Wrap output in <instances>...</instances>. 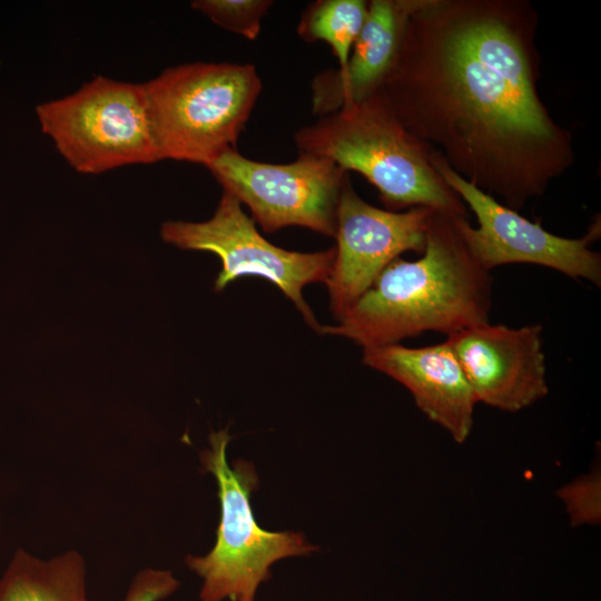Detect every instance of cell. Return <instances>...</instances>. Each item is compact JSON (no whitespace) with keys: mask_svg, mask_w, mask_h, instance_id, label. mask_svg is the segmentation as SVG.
I'll return each instance as SVG.
<instances>
[{"mask_svg":"<svg viewBox=\"0 0 601 601\" xmlns=\"http://www.w3.org/2000/svg\"><path fill=\"white\" fill-rule=\"evenodd\" d=\"M36 114L42 132L78 173L159 160L142 83L98 76L73 93L40 104Z\"/></svg>","mask_w":601,"mask_h":601,"instance_id":"obj_6","label":"cell"},{"mask_svg":"<svg viewBox=\"0 0 601 601\" xmlns=\"http://www.w3.org/2000/svg\"><path fill=\"white\" fill-rule=\"evenodd\" d=\"M294 141L299 152L364 176L388 210L425 207L467 217L466 205L435 169L433 148L403 127L380 90L299 128Z\"/></svg>","mask_w":601,"mask_h":601,"instance_id":"obj_3","label":"cell"},{"mask_svg":"<svg viewBox=\"0 0 601 601\" xmlns=\"http://www.w3.org/2000/svg\"><path fill=\"white\" fill-rule=\"evenodd\" d=\"M432 162L476 217V228L467 217H461L459 225L470 253L484 269L533 264L601 285V256L591 248L600 237V219L580 238L551 234L540 221H531L457 175L434 148Z\"/></svg>","mask_w":601,"mask_h":601,"instance_id":"obj_9","label":"cell"},{"mask_svg":"<svg viewBox=\"0 0 601 601\" xmlns=\"http://www.w3.org/2000/svg\"><path fill=\"white\" fill-rule=\"evenodd\" d=\"M179 581L168 570L142 569L132 578L122 601H160L173 594Z\"/></svg>","mask_w":601,"mask_h":601,"instance_id":"obj_17","label":"cell"},{"mask_svg":"<svg viewBox=\"0 0 601 601\" xmlns=\"http://www.w3.org/2000/svg\"><path fill=\"white\" fill-rule=\"evenodd\" d=\"M432 210L377 208L362 199L346 177L336 210L335 256L325 283L337 321L401 254H423Z\"/></svg>","mask_w":601,"mask_h":601,"instance_id":"obj_10","label":"cell"},{"mask_svg":"<svg viewBox=\"0 0 601 601\" xmlns=\"http://www.w3.org/2000/svg\"><path fill=\"white\" fill-rule=\"evenodd\" d=\"M206 167L265 231L300 226L334 237L348 173L331 159L299 152L293 162L268 164L228 149Z\"/></svg>","mask_w":601,"mask_h":601,"instance_id":"obj_8","label":"cell"},{"mask_svg":"<svg viewBox=\"0 0 601 601\" xmlns=\"http://www.w3.org/2000/svg\"><path fill=\"white\" fill-rule=\"evenodd\" d=\"M159 160L207 166L236 149L262 91L253 65L193 62L142 83Z\"/></svg>","mask_w":601,"mask_h":601,"instance_id":"obj_4","label":"cell"},{"mask_svg":"<svg viewBox=\"0 0 601 601\" xmlns=\"http://www.w3.org/2000/svg\"><path fill=\"white\" fill-rule=\"evenodd\" d=\"M461 217L433 209L422 256L393 260L336 325H321L317 333L366 348L489 323L492 277L470 253Z\"/></svg>","mask_w":601,"mask_h":601,"instance_id":"obj_2","label":"cell"},{"mask_svg":"<svg viewBox=\"0 0 601 601\" xmlns=\"http://www.w3.org/2000/svg\"><path fill=\"white\" fill-rule=\"evenodd\" d=\"M229 441L227 430L211 432L210 447L199 455L203 471L216 480L220 502L215 545L206 555L185 559L187 566L203 579L201 601H254L259 584L270 578L272 564L317 550L300 533L259 526L250 504L258 475L248 461L228 463Z\"/></svg>","mask_w":601,"mask_h":601,"instance_id":"obj_5","label":"cell"},{"mask_svg":"<svg viewBox=\"0 0 601 601\" xmlns=\"http://www.w3.org/2000/svg\"><path fill=\"white\" fill-rule=\"evenodd\" d=\"M413 0L368 1L364 26L344 68L327 69L311 83L312 112L319 117L377 92L398 52Z\"/></svg>","mask_w":601,"mask_h":601,"instance_id":"obj_13","label":"cell"},{"mask_svg":"<svg viewBox=\"0 0 601 601\" xmlns=\"http://www.w3.org/2000/svg\"><path fill=\"white\" fill-rule=\"evenodd\" d=\"M273 6L270 0H196L191 7L211 22L246 39L260 32L262 20Z\"/></svg>","mask_w":601,"mask_h":601,"instance_id":"obj_16","label":"cell"},{"mask_svg":"<svg viewBox=\"0 0 601 601\" xmlns=\"http://www.w3.org/2000/svg\"><path fill=\"white\" fill-rule=\"evenodd\" d=\"M542 329L486 323L447 336L476 403L518 412L548 394Z\"/></svg>","mask_w":601,"mask_h":601,"instance_id":"obj_11","label":"cell"},{"mask_svg":"<svg viewBox=\"0 0 601 601\" xmlns=\"http://www.w3.org/2000/svg\"><path fill=\"white\" fill-rule=\"evenodd\" d=\"M538 22L526 0H413L380 89L411 135L516 211L574 160L538 91Z\"/></svg>","mask_w":601,"mask_h":601,"instance_id":"obj_1","label":"cell"},{"mask_svg":"<svg viewBox=\"0 0 601 601\" xmlns=\"http://www.w3.org/2000/svg\"><path fill=\"white\" fill-rule=\"evenodd\" d=\"M161 238L176 247L205 250L217 255L221 269L215 290L243 276H260L275 284L294 303L305 322L318 332L321 325L305 302L303 288L312 283H326L335 249L299 253L280 248L263 237L242 204L223 191L214 216L201 223L168 220L160 229Z\"/></svg>","mask_w":601,"mask_h":601,"instance_id":"obj_7","label":"cell"},{"mask_svg":"<svg viewBox=\"0 0 601 601\" xmlns=\"http://www.w3.org/2000/svg\"><path fill=\"white\" fill-rule=\"evenodd\" d=\"M368 9L365 0H317L302 12L297 35L306 42L327 43L344 68L364 26Z\"/></svg>","mask_w":601,"mask_h":601,"instance_id":"obj_15","label":"cell"},{"mask_svg":"<svg viewBox=\"0 0 601 601\" xmlns=\"http://www.w3.org/2000/svg\"><path fill=\"white\" fill-rule=\"evenodd\" d=\"M0 601H88L83 558L68 551L42 560L17 550L0 578Z\"/></svg>","mask_w":601,"mask_h":601,"instance_id":"obj_14","label":"cell"},{"mask_svg":"<svg viewBox=\"0 0 601 601\" xmlns=\"http://www.w3.org/2000/svg\"><path fill=\"white\" fill-rule=\"evenodd\" d=\"M363 364L403 384L417 407L457 443L470 436L476 404L451 344H390L363 348Z\"/></svg>","mask_w":601,"mask_h":601,"instance_id":"obj_12","label":"cell"}]
</instances>
